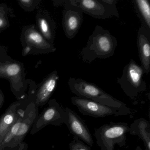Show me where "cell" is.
<instances>
[{
  "label": "cell",
  "instance_id": "6da1fadb",
  "mask_svg": "<svg viewBox=\"0 0 150 150\" xmlns=\"http://www.w3.org/2000/svg\"><path fill=\"white\" fill-rule=\"evenodd\" d=\"M23 63L12 58L5 46L0 45V79H6L10 83L11 92L18 100L28 96L27 90L35 84L34 81L26 79Z\"/></svg>",
  "mask_w": 150,
  "mask_h": 150
},
{
  "label": "cell",
  "instance_id": "7a4b0ae2",
  "mask_svg": "<svg viewBox=\"0 0 150 150\" xmlns=\"http://www.w3.org/2000/svg\"><path fill=\"white\" fill-rule=\"evenodd\" d=\"M117 45L115 36L101 26L96 25L81 50V56L83 62L87 64L96 59H106L114 55Z\"/></svg>",
  "mask_w": 150,
  "mask_h": 150
},
{
  "label": "cell",
  "instance_id": "3957f363",
  "mask_svg": "<svg viewBox=\"0 0 150 150\" xmlns=\"http://www.w3.org/2000/svg\"><path fill=\"white\" fill-rule=\"evenodd\" d=\"M68 86L72 93L76 96L92 100L93 101L112 108L131 112L125 103L103 91L98 86L81 79L71 77Z\"/></svg>",
  "mask_w": 150,
  "mask_h": 150
},
{
  "label": "cell",
  "instance_id": "277c9868",
  "mask_svg": "<svg viewBox=\"0 0 150 150\" xmlns=\"http://www.w3.org/2000/svg\"><path fill=\"white\" fill-rule=\"evenodd\" d=\"M129 130L127 123L110 122L96 129L94 135L101 150H114L115 144L120 147L125 146Z\"/></svg>",
  "mask_w": 150,
  "mask_h": 150
},
{
  "label": "cell",
  "instance_id": "5b68a950",
  "mask_svg": "<svg viewBox=\"0 0 150 150\" xmlns=\"http://www.w3.org/2000/svg\"><path fill=\"white\" fill-rule=\"evenodd\" d=\"M144 74L141 65L131 59L124 68L122 76L117 79V82L131 100L135 99L139 94L146 90V84L143 79Z\"/></svg>",
  "mask_w": 150,
  "mask_h": 150
},
{
  "label": "cell",
  "instance_id": "8992f818",
  "mask_svg": "<svg viewBox=\"0 0 150 150\" xmlns=\"http://www.w3.org/2000/svg\"><path fill=\"white\" fill-rule=\"evenodd\" d=\"M22 55L48 54L56 51L54 45L49 42L38 31L35 24L23 27L21 35Z\"/></svg>",
  "mask_w": 150,
  "mask_h": 150
},
{
  "label": "cell",
  "instance_id": "52a82bcc",
  "mask_svg": "<svg viewBox=\"0 0 150 150\" xmlns=\"http://www.w3.org/2000/svg\"><path fill=\"white\" fill-rule=\"evenodd\" d=\"M71 4L78 7L92 17L100 20L119 17L117 8V0H69Z\"/></svg>",
  "mask_w": 150,
  "mask_h": 150
},
{
  "label": "cell",
  "instance_id": "ba28073f",
  "mask_svg": "<svg viewBox=\"0 0 150 150\" xmlns=\"http://www.w3.org/2000/svg\"><path fill=\"white\" fill-rule=\"evenodd\" d=\"M71 101L82 115L95 118L104 117L112 115L117 116L131 114V112L109 107L89 99L77 96L72 97Z\"/></svg>",
  "mask_w": 150,
  "mask_h": 150
},
{
  "label": "cell",
  "instance_id": "9c48e42d",
  "mask_svg": "<svg viewBox=\"0 0 150 150\" xmlns=\"http://www.w3.org/2000/svg\"><path fill=\"white\" fill-rule=\"evenodd\" d=\"M48 106L38 115L30 130V134L37 133L48 125L59 126L65 123L66 115L64 109L55 99L50 100Z\"/></svg>",
  "mask_w": 150,
  "mask_h": 150
},
{
  "label": "cell",
  "instance_id": "30bf717a",
  "mask_svg": "<svg viewBox=\"0 0 150 150\" xmlns=\"http://www.w3.org/2000/svg\"><path fill=\"white\" fill-rule=\"evenodd\" d=\"M62 27L65 35L72 39L79 31L83 21V13L78 7L71 4L69 0L64 1Z\"/></svg>",
  "mask_w": 150,
  "mask_h": 150
},
{
  "label": "cell",
  "instance_id": "8fae6325",
  "mask_svg": "<svg viewBox=\"0 0 150 150\" xmlns=\"http://www.w3.org/2000/svg\"><path fill=\"white\" fill-rule=\"evenodd\" d=\"M64 111L66 115L65 124L68 127L70 133L89 146H93L94 142L92 135L82 118L69 108H65Z\"/></svg>",
  "mask_w": 150,
  "mask_h": 150
},
{
  "label": "cell",
  "instance_id": "7c38bea8",
  "mask_svg": "<svg viewBox=\"0 0 150 150\" xmlns=\"http://www.w3.org/2000/svg\"><path fill=\"white\" fill-rule=\"evenodd\" d=\"M59 78L57 71L55 70L38 85L37 88L33 95L32 101L38 108L48 103L57 88Z\"/></svg>",
  "mask_w": 150,
  "mask_h": 150
},
{
  "label": "cell",
  "instance_id": "4fadbf2b",
  "mask_svg": "<svg viewBox=\"0 0 150 150\" xmlns=\"http://www.w3.org/2000/svg\"><path fill=\"white\" fill-rule=\"evenodd\" d=\"M38 115V108L32 100L26 106L20 129L8 147L14 148L22 143L27 134L31 130Z\"/></svg>",
  "mask_w": 150,
  "mask_h": 150
},
{
  "label": "cell",
  "instance_id": "5bb4252c",
  "mask_svg": "<svg viewBox=\"0 0 150 150\" xmlns=\"http://www.w3.org/2000/svg\"><path fill=\"white\" fill-rule=\"evenodd\" d=\"M137 44L141 67L147 75L150 71V31L143 25L138 31Z\"/></svg>",
  "mask_w": 150,
  "mask_h": 150
},
{
  "label": "cell",
  "instance_id": "9a60e30c",
  "mask_svg": "<svg viewBox=\"0 0 150 150\" xmlns=\"http://www.w3.org/2000/svg\"><path fill=\"white\" fill-rule=\"evenodd\" d=\"M35 25L40 34L49 42L54 45L56 25L47 10L40 9L36 16Z\"/></svg>",
  "mask_w": 150,
  "mask_h": 150
},
{
  "label": "cell",
  "instance_id": "2e32d148",
  "mask_svg": "<svg viewBox=\"0 0 150 150\" xmlns=\"http://www.w3.org/2000/svg\"><path fill=\"white\" fill-rule=\"evenodd\" d=\"M28 96L23 100L13 103L0 117V144L14 124L18 116V109L26 101Z\"/></svg>",
  "mask_w": 150,
  "mask_h": 150
},
{
  "label": "cell",
  "instance_id": "e0dca14e",
  "mask_svg": "<svg viewBox=\"0 0 150 150\" xmlns=\"http://www.w3.org/2000/svg\"><path fill=\"white\" fill-rule=\"evenodd\" d=\"M129 132L131 135L138 136L143 140L146 150H150V124L144 118L134 120L130 125Z\"/></svg>",
  "mask_w": 150,
  "mask_h": 150
},
{
  "label": "cell",
  "instance_id": "ac0fdd59",
  "mask_svg": "<svg viewBox=\"0 0 150 150\" xmlns=\"http://www.w3.org/2000/svg\"><path fill=\"white\" fill-rule=\"evenodd\" d=\"M134 10L142 25L150 31V4L148 0H133Z\"/></svg>",
  "mask_w": 150,
  "mask_h": 150
},
{
  "label": "cell",
  "instance_id": "d6986e66",
  "mask_svg": "<svg viewBox=\"0 0 150 150\" xmlns=\"http://www.w3.org/2000/svg\"><path fill=\"white\" fill-rule=\"evenodd\" d=\"M24 110L19 108L18 109V117L16 121L3 139L1 144H0V147L2 149H4L6 147H8L10 143L12 142L16 136L21 126L24 115Z\"/></svg>",
  "mask_w": 150,
  "mask_h": 150
},
{
  "label": "cell",
  "instance_id": "ffe728a7",
  "mask_svg": "<svg viewBox=\"0 0 150 150\" xmlns=\"http://www.w3.org/2000/svg\"><path fill=\"white\" fill-rule=\"evenodd\" d=\"M10 10L6 3L0 4V32L10 27L9 16Z\"/></svg>",
  "mask_w": 150,
  "mask_h": 150
},
{
  "label": "cell",
  "instance_id": "44dd1931",
  "mask_svg": "<svg viewBox=\"0 0 150 150\" xmlns=\"http://www.w3.org/2000/svg\"><path fill=\"white\" fill-rule=\"evenodd\" d=\"M18 5L22 9L27 12L35 11L41 4V0H18Z\"/></svg>",
  "mask_w": 150,
  "mask_h": 150
},
{
  "label": "cell",
  "instance_id": "7402d4cb",
  "mask_svg": "<svg viewBox=\"0 0 150 150\" xmlns=\"http://www.w3.org/2000/svg\"><path fill=\"white\" fill-rule=\"evenodd\" d=\"M68 150H91L90 146L80 140L76 137H73V139L69 144Z\"/></svg>",
  "mask_w": 150,
  "mask_h": 150
},
{
  "label": "cell",
  "instance_id": "603a6c76",
  "mask_svg": "<svg viewBox=\"0 0 150 150\" xmlns=\"http://www.w3.org/2000/svg\"><path fill=\"white\" fill-rule=\"evenodd\" d=\"M5 95L2 90L0 89V109L2 108L5 103Z\"/></svg>",
  "mask_w": 150,
  "mask_h": 150
},
{
  "label": "cell",
  "instance_id": "cb8c5ba5",
  "mask_svg": "<svg viewBox=\"0 0 150 150\" xmlns=\"http://www.w3.org/2000/svg\"><path fill=\"white\" fill-rule=\"evenodd\" d=\"M135 150H142V148H141V147L139 146H137L136 148V149H135Z\"/></svg>",
  "mask_w": 150,
  "mask_h": 150
},
{
  "label": "cell",
  "instance_id": "d4e9b609",
  "mask_svg": "<svg viewBox=\"0 0 150 150\" xmlns=\"http://www.w3.org/2000/svg\"><path fill=\"white\" fill-rule=\"evenodd\" d=\"M0 150H4V149L1 148V147H0Z\"/></svg>",
  "mask_w": 150,
  "mask_h": 150
}]
</instances>
